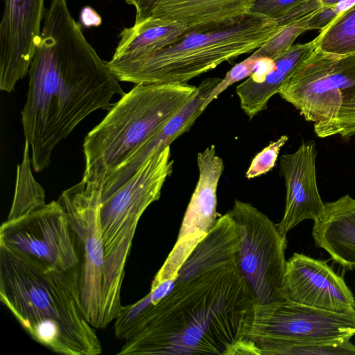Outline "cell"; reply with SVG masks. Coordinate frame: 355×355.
Here are the masks:
<instances>
[{"mask_svg": "<svg viewBox=\"0 0 355 355\" xmlns=\"http://www.w3.org/2000/svg\"><path fill=\"white\" fill-rule=\"evenodd\" d=\"M236 225L218 218L180 268L171 290L154 304L122 306L117 354H258L248 339L254 309L235 261Z\"/></svg>", "mask_w": 355, "mask_h": 355, "instance_id": "cell-1", "label": "cell"}, {"mask_svg": "<svg viewBox=\"0 0 355 355\" xmlns=\"http://www.w3.org/2000/svg\"><path fill=\"white\" fill-rule=\"evenodd\" d=\"M28 76L21 114L35 172L50 165L54 148L85 118L110 110L113 96L125 94L86 40L67 0H52L45 10Z\"/></svg>", "mask_w": 355, "mask_h": 355, "instance_id": "cell-2", "label": "cell"}, {"mask_svg": "<svg viewBox=\"0 0 355 355\" xmlns=\"http://www.w3.org/2000/svg\"><path fill=\"white\" fill-rule=\"evenodd\" d=\"M0 300L26 333L64 355H98L101 341L83 308L78 267L46 270L0 248Z\"/></svg>", "mask_w": 355, "mask_h": 355, "instance_id": "cell-3", "label": "cell"}, {"mask_svg": "<svg viewBox=\"0 0 355 355\" xmlns=\"http://www.w3.org/2000/svg\"><path fill=\"white\" fill-rule=\"evenodd\" d=\"M187 83L137 84L85 137L81 182L98 191L197 94Z\"/></svg>", "mask_w": 355, "mask_h": 355, "instance_id": "cell-4", "label": "cell"}, {"mask_svg": "<svg viewBox=\"0 0 355 355\" xmlns=\"http://www.w3.org/2000/svg\"><path fill=\"white\" fill-rule=\"evenodd\" d=\"M278 28L275 21L249 12L189 28L168 46L114 76L135 85L187 83L225 61L257 50Z\"/></svg>", "mask_w": 355, "mask_h": 355, "instance_id": "cell-5", "label": "cell"}, {"mask_svg": "<svg viewBox=\"0 0 355 355\" xmlns=\"http://www.w3.org/2000/svg\"><path fill=\"white\" fill-rule=\"evenodd\" d=\"M170 146L155 150L121 187L103 199L98 213L105 254L106 313L114 320L122 306L125 266L139 220L159 200L173 171Z\"/></svg>", "mask_w": 355, "mask_h": 355, "instance_id": "cell-6", "label": "cell"}, {"mask_svg": "<svg viewBox=\"0 0 355 355\" xmlns=\"http://www.w3.org/2000/svg\"><path fill=\"white\" fill-rule=\"evenodd\" d=\"M279 94L313 123L318 137L355 135V54L338 56L315 49Z\"/></svg>", "mask_w": 355, "mask_h": 355, "instance_id": "cell-7", "label": "cell"}, {"mask_svg": "<svg viewBox=\"0 0 355 355\" xmlns=\"http://www.w3.org/2000/svg\"><path fill=\"white\" fill-rule=\"evenodd\" d=\"M228 213L240 238L235 261L252 299L254 320L260 319L287 301L284 291L286 236L281 234L276 224L249 202L236 200Z\"/></svg>", "mask_w": 355, "mask_h": 355, "instance_id": "cell-8", "label": "cell"}, {"mask_svg": "<svg viewBox=\"0 0 355 355\" xmlns=\"http://www.w3.org/2000/svg\"><path fill=\"white\" fill-rule=\"evenodd\" d=\"M76 238L79 286L85 315L94 328L110 323L106 313L105 254L99 219V197L80 181L58 200Z\"/></svg>", "mask_w": 355, "mask_h": 355, "instance_id": "cell-9", "label": "cell"}, {"mask_svg": "<svg viewBox=\"0 0 355 355\" xmlns=\"http://www.w3.org/2000/svg\"><path fill=\"white\" fill-rule=\"evenodd\" d=\"M0 248L46 270L64 272L78 267L75 235L58 200L3 222Z\"/></svg>", "mask_w": 355, "mask_h": 355, "instance_id": "cell-10", "label": "cell"}, {"mask_svg": "<svg viewBox=\"0 0 355 355\" xmlns=\"http://www.w3.org/2000/svg\"><path fill=\"white\" fill-rule=\"evenodd\" d=\"M355 336V312L338 313L286 301L253 321L248 339L259 355L280 343H320Z\"/></svg>", "mask_w": 355, "mask_h": 355, "instance_id": "cell-11", "label": "cell"}, {"mask_svg": "<svg viewBox=\"0 0 355 355\" xmlns=\"http://www.w3.org/2000/svg\"><path fill=\"white\" fill-rule=\"evenodd\" d=\"M197 164L198 180L184 213L177 241L155 275L151 286L175 278L184 261L220 216L216 211V191L225 165L222 158L217 155L214 145L198 153Z\"/></svg>", "mask_w": 355, "mask_h": 355, "instance_id": "cell-12", "label": "cell"}, {"mask_svg": "<svg viewBox=\"0 0 355 355\" xmlns=\"http://www.w3.org/2000/svg\"><path fill=\"white\" fill-rule=\"evenodd\" d=\"M0 89L11 92L28 73L44 15V0H3Z\"/></svg>", "mask_w": 355, "mask_h": 355, "instance_id": "cell-13", "label": "cell"}, {"mask_svg": "<svg viewBox=\"0 0 355 355\" xmlns=\"http://www.w3.org/2000/svg\"><path fill=\"white\" fill-rule=\"evenodd\" d=\"M287 301L338 313L355 312V298L344 279L325 261L295 252L284 276Z\"/></svg>", "mask_w": 355, "mask_h": 355, "instance_id": "cell-14", "label": "cell"}, {"mask_svg": "<svg viewBox=\"0 0 355 355\" xmlns=\"http://www.w3.org/2000/svg\"><path fill=\"white\" fill-rule=\"evenodd\" d=\"M316 155L315 142L308 141L295 152L280 157L279 171L286 196L282 219L276 226L283 236L304 220H316L324 211L316 180Z\"/></svg>", "mask_w": 355, "mask_h": 355, "instance_id": "cell-15", "label": "cell"}, {"mask_svg": "<svg viewBox=\"0 0 355 355\" xmlns=\"http://www.w3.org/2000/svg\"><path fill=\"white\" fill-rule=\"evenodd\" d=\"M315 49L312 40L293 45L274 60L259 59L253 73L236 87L241 107L245 114L251 119L266 110L271 97L279 93L285 81Z\"/></svg>", "mask_w": 355, "mask_h": 355, "instance_id": "cell-16", "label": "cell"}, {"mask_svg": "<svg viewBox=\"0 0 355 355\" xmlns=\"http://www.w3.org/2000/svg\"><path fill=\"white\" fill-rule=\"evenodd\" d=\"M312 236L316 246L345 270H355V199L347 194L325 203L314 220Z\"/></svg>", "mask_w": 355, "mask_h": 355, "instance_id": "cell-17", "label": "cell"}, {"mask_svg": "<svg viewBox=\"0 0 355 355\" xmlns=\"http://www.w3.org/2000/svg\"><path fill=\"white\" fill-rule=\"evenodd\" d=\"M186 29L178 22L155 17L125 28L119 35L112 59L106 64L115 76L168 46Z\"/></svg>", "mask_w": 355, "mask_h": 355, "instance_id": "cell-18", "label": "cell"}, {"mask_svg": "<svg viewBox=\"0 0 355 355\" xmlns=\"http://www.w3.org/2000/svg\"><path fill=\"white\" fill-rule=\"evenodd\" d=\"M255 0H161L152 17L189 28L230 19L249 12Z\"/></svg>", "mask_w": 355, "mask_h": 355, "instance_id": "cell-19", "label": "cell"}, {"mask_svg": "<svg viewBox=\"0 0 355 355\" xmlns=\"http://www.w3.org/2000/svg\"><path fill=\"white\" fill-rule=\"evenodd\" d=\"M313 40L315 49L324 53L355 54V3L321 30Z\"/></svg>", "mask_w": 355, "mask_h": 355, "instance_id": "cell-20", "label": "cell"}, {"mask_svg": "<svg viewBox=\"0 0 355 355\" xmlns=\"http://www.w3.org/2000/svg\"><path fill=\"white\" fill-rule=\"evenodd\" d=\"M30 145L25 140L22 162L18 165L15 190L7 220L17 218L45 204V193L31 169Z\"/></svg>", "mask_w": 355, "mask_h": 355, "instance_id": "cell-21", "label": "cell"}, {"mask_svg": "<svg viewBox=\"0 0 355 355\" xmlns=\"http://www.w3.org/2000/svg\"><path fill=\"white\" fill-rule=\"evenodd\" d=\"M314 15L279 26L277 31L251 56L256 59H275L289 49L300 35L309 31V21Z\"/></svg>", "mask_w": 355, "mask_h": 355, "instance_id": "cell-22", "label": "cell"}, {"mask_svg": "<svg viewBox=\"0 0 355 355\" xmlns=\"http://www.w3.org/2000/svg\"><path fill=\"white\" fill-rule=\"evenodd\" d=\"M288 139L287 135H282L258 153L245 173L246 178L252 179L269 172L275 166L279 151Z\"/></svg>", "mask_w": 355, "mask_h": 355, "instance_id": "cell-23", "label": "cell"}, {"mask_svg": "<svg viewBox=\"0 0 355 355\" xmlns=\"http://www.w3.org/2000/svg\"><path fill=\"white\" fill-rule=\"evenodd\" d=\"M259 59L251 55L241 62L234 66L221 79L218 84L212 89L206 98L203 107L205 110L209 103L216 98L227 87L247 77L250 76L255 71Z\"/></svg>", "mask_w": 355, "mask_h": 355, "instance_id": "cell-24", "label": "cell"}, {"mask_svg": "<svg viewBox=\"0 0 355 355\" xmlns=\"http://www.w3.org/2000/svg\"><path fill=\"white\" fill-rule=\"evenodd\" d=\"M306 0H255L249 13L272 21L284 17Z\"/></svg>", "mask_w": 355, "mask_h": 355, "instance_id": "cell-25", "label": "cell"}, {"mask_svg": "<svg viewBox=\"0 0 355 355\" xmlns=\"http://www.w3.org/2000/svg\"><path fill=\"white\" fill-rule=\"evenodd\" d=\"M135 6L136 17L135 24H139L152 17L161 0H125Z\"/></svg>", "mask_w": 355, "mask_h": 355, "instance_id": "cell-26", "label": "cell"}, {"mask_svg": "<svg viewBox=\"0 0 355 355\" xmlns=\"http://www.w3.org/2000/svg\"><path fill=\"white\" fill-rule=\"evenodd\" d=\"M323 8L336 6L340 0H320Z\"/></svg>", "mask_w": 355, "mask_h": 355, "instance_id": "cell-27", "label": "cell"}]
</instances>
